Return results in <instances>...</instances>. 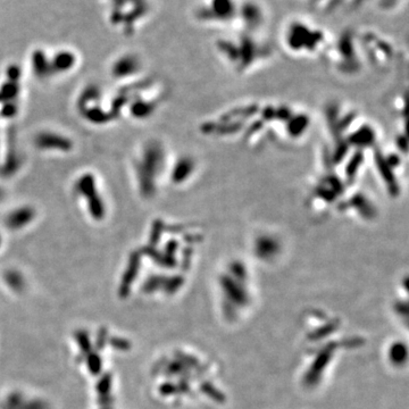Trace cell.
Instances as JSON below:
<instances>
[{
    "label": "cell",
    "instance_id": "8992f818",
    "mask_svg": "<svg viewBox=\"0 0 409 409\" xmlns=\"http://www.w3.org/2000/svg\"><path fill=\"white\" fill-rule=\"evenodd\" d=\"M32 66L36 75L37 76H47L51 74V65L48 61L46 55L41 50H36L32 56Z\"/></svg>",
    "mask_w": 409,
    "mask_h": 409
},
{
    "label": "cell",
    "instance_id": "6da1fadb",
    "mask_svg": "<svg viewBox=\"0 0 409 409\" xmlns=\"http://www.w3.org/2000/svg\"><path fill=\"white\" fill-rule=\"evenodd\" d=\"M75 189L81 197L85 199L90 215L97 221L103 220L106 215V207L103 198L98 193V187L93 175L84 174L80 176L76 181Z\"/></svg>",
    "mask_w": 409,
    "mask_h": 409
},
{
    "label": "cell",
    "instance_id": "ba28073f",
    "mask_svg": "<svg viewBox=\"0 0 409 409\" xmlns=\"http://www.w3.org/2000/svg\"><path fill=\"white\" fill-rule=\"evenodd\" d=\"M2 198H3V191H2L1 187H0V201H1Z\"/></svg>",
    "mask_w": 409,
    "mask_h": 409
},
{
    "label": "cell",
    "instance_id": "5b68a950",
    "mask_svg": "<svg viewBox=\"0 0 409 409\" xmlns=\"http://www.w3.org/2000/svg\"><path fill=\"white\" fill-rule=\"evenodd\" d=\"M75 64V56L70 51H59L50 62L52 72H66L72 69Z\"/></svg>",
    "mask_w": 409,
    "mask_h": 409
},
{
    "label": "cell",
    "instance_id": "9c48e42d",
    "mask_svg": "<svg viewBox=\"0 0 409 409\" xmlns=\"http://www.w3.org/2000/svg\"><path fill=\"white\" fill-rule=\"evenodd\" d=\"M0 245H1V235H0Z\"/></svg>",
    "mask_w": 409,
    "mask_h": 409
},
{
    "label": "cell",
    "instance_id": "3957f363",
    "mask_svg": "<svg viewBox=\"0 0 409 409\" xmlns=\"http://www.w3.org/2000/svg\"><path fill=\"white\" fill-rule=\"evenodd\" d=\"M36 212L31 207L16 208L6 217V225L10 230H21L35 219Z\"/></svg>",
    "mask_w": 409,
    "mask_h": 409
},
{
    "label": "cell",
    "instance_id": "7a4b0ae2",
    "mask_svg": "<svg viewBox=\"0 0 409 409\" xmlns=\"http://www.w3.org/2000/svg\"><path fill=\"white\" fill-rule=\"evenodd\" d=\"M36 147L42 150H58L69 151L72 149L70 139L55 132H41L36 137Z\"/></svg>",
    "mask_w": 409,
    "mask_h": 409
},
{
    "label": "cell",
    "instance_id": "277c9868",
    "mask_svg": "<svg viewBox=\"0 0 409 409\" xmlns=\"http://www.w3.org/2000/svg\"><path fill=\"white\" fill-rule=\"evenodd\" d=\"M139 69H140V62L136 56L126 55L115 62L112 72L115 77H126L138 72Z\"/></svg>",
    "mask_w": 409,
    "mask_h": 409
},
{
    "label": "cell",
    "instance_id": "52a82bcc",
    "mask_svg": "<svg viewBox=\"0 0 409 409\" xmlns=\"http://www.w3.org/2000/svg\"><path fill=\"white\" fill-rule=\"evenodd\" d=\"M123 20H124V14H123L119 9H115L114 12L112 13V23H122Z\"/></svg>",
    "mask_w": 409,
    "mask_h": 409
}]
</instances>
